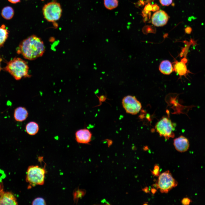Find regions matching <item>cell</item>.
Masks as SVG:
<instances>
[{
	"instance_id": "obj_2",
	"label": "cell",
	"mask_w": 205,
	"mask_h": 205,
	"mask_svg": "<svg viewBox=\"0 0 205 205\" xmlns=\"http://www.w3.org/2000/svg\"><path fill=\"white\" fill-rule=\"evenodd\" d=\"M29 69L27 62L19 58H15L11 60L5 67V70L16 80L29 76Z\"/></svg>"
},
{
	"instance_id": "obj_24",
	"label": "cell",
	"mask_w": 205,
	"mask_h": 205,
	"mask_svg": "<svg viewBox=\"0 0 205 205\" xmlns=\"http://www.w3.org/2000/svg\"><path fill=\"white\" fill-rule=\"evenodd\" d=\"M159 8V7L158 6H157V5H154L152 7V11H155L158 9Z\"/></svg>"
},
{
	"instance_id": "obj_5",
	"label": "cell",
	"mask_w": 205,
	"mask_h": 205,
	"mask_svg": "<svg viewBox=\"0 0 205 205\" xmlns=\"http://www.w3.org/2000/svg\"><path fill=\"white\" fill-rule=\"evenodd\" d=\"M175 126V124L169 118L164 117L157 122L155 128L161 137H163L167 140L174 137Z\"/></svg>"
},
{
	"instance_id": "obj_27",
	"label": "cell",
	"mask_w": 205,
	"mask_h": 205,
	"mask_svg": "<svg viewBox=\"0 0 205 205\" xmlns=\"http://www.w3.org/2000/svg\"><path fill=\"white\" fill-rule=\"evenodd\" d=\"M181 62L185 63L187 62V60L186 58H184L181 60Z\"/></svg>"
},
{
	"instance_id": "obj_28",
	"label": "cell",
	"mask_w": 205,
	"mask_h": 205,
	"mask_svg": "<svg viewBox=\"0 0 205 205\" xmlns=\"http://www.w3.org/2000/svg\"><path fill=\"white\" fill-rule=\"evenodd\" d=\"M156 191L157 190L155 188H153L151 189V192L153 194H154Z\"/></svg>"
},
{
	"instance_id": "obj_26",
	"label": "cell",
	"mask_w": 205,
	"mask_h": 205,
	"mask_svg": "<svg viewBox=\"0 0 205 205\" xmlns=\"http://www.w3.org/2000/svg\"><path fill=\"white\" fill-rule=\"evenodd\" d=\"M143 191L146 193L149 192V190L148 188L146 187L144 188L143 189Z\"/></svg>"
},
{
	"instance_id": "obj_22",
	"label": "cell",
	"mask_w": 205,
	"mask_h": 205,
	"mask_svg": "<svg viewBox=\"0 0 205 205\" xmlns=\"http://www.w3.org/2000/svg\"><path fill=\"white\" fill-rule=\"evenodd\" d=\"M159 1L162 5L168 6L172 3L173 0H159Z\"/></svg>"
},
{
	"instance_id": "obj_20",
	"label": "cell",
	"mask_w": 205,
	"mask_h": 205,
	"mask_svg": "<svg viewBox=\"0 0 205 205\" xmlns=\"http://www.w3.org/2000/svg\"><path fill=\"white\" fill-rule=\"evenodd\" d=\"M152 175L154 176L158 177L160 174L159 170V167L157 164L155 165L153 169L151 170Z\"/></svg>"
},
{
	"instance_id": "obj_21",
	"label": "cell",
	"mask_w": 205,
	"mask_h": 205,
	"mask_svg": "<svg viewBox=\"0 0 205 205\" xmlns=\"http://www.w3.org/2000/svg\"><path fill=\"white\" fill-rule=\"evenodd\" d=\"M192 202L190 199L188 197L183 198L181 201V203L184 205H188L189 204Z\"/></svg>"
},
{
	"instance_id": "obj_4",
	"label": "cell",
	"mask_w": 205,
	"mask_h": 205,
	"mask_svg": "<svg viewBox=\"0 0 205 205\" xmlns=\"http://www.w3.org/2000/svg\"><path fill=\"white\" fill-rule=\"evenodd\" d=\"M178 183L173 177L169 170L160 174L155 185L162 193H167L173 188L177 186Z\"/></svg>"
},
{
	"instance_id": "obj_6",
	"label": "cell",
	"mask_w": 205,
	"mask_h": 205,
	"mask_svg": "<svg viewBox=\"0 0 205 205\" xmlns=\"http://www.w3.org/2000/svg\"><path fill=\"white\" fill-rule=\"evenodd\" d=\"M42 12L44 17L47 20L53 22L60 18L62 10L59 3L53 1L45 4L43 7Z\"/></svg>"
},
{
	"instance_id": "obj_10",
	"label": "cell",
	"mask_w": 205,
	"mask_h": 205,
	"mask_svg": "<svg viewBox=\"0 0 205 205\" xmlns=\"http://www.w3.org/2000/svg\"><path fill=\"white\" fill-rule=\"evenodd\" d=\"M173 144L175 149L180 152L187 151L189 147L188 140L183 136H180L174 139Z\"/></svg>"
},
{
	"instance_id": "obj_19",
	"label": "cell",
	"mask_w": 205,
	"mask_h": 205,
	"mask_svg": "<svg viewBox=\"0 0 205 205\" xmlns=\"http://www.w3.org/2000/svg\"><path fill=\"white\" fill-rule=\"evenodd\" d=\"M32 205H46L45 200L42 197H37L35 198L32 202Z\"/></svg>"
},
{
	"instance_id": "obj_14",
	"label": "cell",
	"mask_w": 205,
	"mask_h": 205,
	"mask_svg": "<svg viewBox=\"0 0 205 205\" xmlns=\"http://www.w3.org/2000/svg\"><path fill=\"white\" fill-rule=\"evenodd\" d=\"M185 64L181 61L175 62L174 65L173 71L180 76L185 75L189 72Z\"/></svg>"
},
{
	"instance_id": "obj_8",
	"label": "cell",
	"mask_w": 205,
	"mask_h": 205,
	"mask_svg": "<svg viewBox=\"0 0 205 205\" xmlns=\"http://www.w3.org/2000/svg\"><path fill=\"white\" fill-rule=\"evenodd\" d=\"M169 19L167 14L164 11H157L153 15L151 18L152 24L156 26H161L165 25Z\"/></svg>"
},
{
	"instance_id": "obj_12",
	"label": "cell",
	"mask_w": 205,
	"mask_h": 205,
	"mask_svg": "<svg viewBox=\"0 0 205 205\" xmlns=\"http://www.w3.org/2000/svg\"><path fill=\"white\" fill-rule=\"evenodd\" d=\"M28 114V111L26 108L19 107L15 110L14 117L16 121L21 122L24 121L27 118Z\"/></svg>"
},
{
	"instance_id": "obj_15",
	"label": "cell",
	"mask_w": 205,
	"mask_h": 205,
	"mask_svg": "<svg viewBox=\"0 0 205 205\" xmlns=\"http://www.w3.org/2000/svg\"><path fill=\"white\" fill-rule=\"evenodd\" d=\"M39 130L38 124L36 122L31 121L27 123L25 126V130L27 133L33 136L37 133Z\"/></svg>"
},
{
	"instance_id": "obj_9",
	"label": "cell",
	"mask_w": 205,
	"mask_h": 205,
	"mask_svg": "<svg viewBox=\"0 0 205 205\" xmlns=\"http://www.w3.org/2000/svg\"><path fill=\"white\" fill-rule=\"evenodd\" d=\"M75 134V139L79 143L87 144L89 143L91 141L92 134L87 129L78 130L76 131Z\"/></svg>"
},
{
	"instance_id": "obj_1",
	"label": "cell",
	"mask_w": 205,
	"mask_h": 205,
	"mask_svg": "<svg viewBox=\"0 0 205 205\" xmlns=\"http://www.w3.org/2000/svg\"><path fill=\"white\" fill-rule=\"evenodd\" d=\"M45 50L44 43L41 39L36 35H32L21 42L18 52L25 58L32 60L42 56Z\"/></svg>"
},
{
	"instance_id": "obj_29",
	"label": "cell",
	"mask_w": 205,
	"mask_h": 205,
	"mask_svg": "<svg viewBox=\"0 0 205 205\" xmlns=\"http://www.w3.org/2000/svg\"><path fill=\"white\" fill-rule=\"evenodd\" d=\"M1 58H0V71L1 70Z\"/></svg>"
},
{
	"instance_id": "obj_16",
	"label": "cell",
	"mask_w": 205,
	"mask_h": 205,
	"mask_svg": "<svg viewBox=\"0 0 205 205\" xmlns=\"http://www.w3.org/2000/svg\"><path fill=\"white\" fill-rule=\"evenodd\" d=\"M1 14L3 18L7 20H9L13 17L14 15V11L11 7L7 6L3 9Z\"/></svg>"
},
{
	"instance_id": "obj_25",
	"label": "cell",
	"mask_w": 205,
	"mask_h": 205,
	"mask_svg": "<svg viewBox=\"0 0 205 205\" xmlns=\"http://www.w3.org/2000/svg\"><path fill=\"white\" fill-rule=\"evenodd\" d=\"M10 2L13 3H16L19 2L20 0H8Z\"/></svg>"
},
{
	"instance_id": "obj_23",
	"label": "cell",
	"mask_w": 205,
	"mask_h": 205,
	"mask_svg": "<svg viewBox=\"0 0 205 205\" xmlns=\"http://www.w3.org/2000/svg\"><path fill=\"white\" fill-rule=\"evenodd\" d=\"M192 28L190 26L186 27L185 29V32L188 34H190L192 32Z\"/></svg>"
},
{
	"instance_id": "obj_13",
	"label": "cell",
	"mask_w": 205,
	"mask_h": 205,
	"mask_svg": "<svg viewBox=\"0 0 205 205\" xmlns=\"http://www.w3.org/2000/svg\"><path fill=\"white\" fill-rule=\"evenodd\" d=\"M160 71L163 74L168 75L173 71V67L172 64L168 60H164L161 63L159 68Z\"/></svg>"
},
{
	"instance_id": "obj_3",
	"label": "cell",
	"mask_w": 205,
	"mask_h": 205,
	"mask_svg": "<svg viewBox=\"0 0 205 205\" xmlns=\"http://www.w3.org/2000/svg\"><path fill=\"white\" fill-rule=\"evenodd\" d=\"M46 173L45 169L38 165L29 166L27 170L26 178V181L29 184L28 187L43 185Z\"/></svg>"
},
{
	"instance_id": "obj_18",
	"label": "cell",
	"mask_w": 205,
	"mask_h": 205,
	"mask_svg": "<svg viewBox=\"0 0 205 205\" xmlns=\"http://www.w3.org/2000/svg\"><path fill=\"white\" fill-rule=\"evenodd\" d=\"M104 3L107 9L111 10L118 7V0H104Z\"/></svg>"
},
{
	"instance_id": "obj_7",
	"label": "cell",
	"mask_w": 205,
	"mask_h": 205,
	"mask_svg": "<svg viewBox=\"0 0 205 205\" xmlns=\"http://www.w3.org/2000/svg\"><path fill=\"white\" fill-rule=\"evenodd\" d=\"M122 103L126 112L132 115L137 114L142 108L140 102L134 96L128 95L124 97Z\"/></svg>"
},
{
	"instance_id": "obj_17",
	"label": "cell",
	"mask_w": 205,
	"mask_h": 205,
	"mask_svg": "<svg viewBox=\"0 0 205 205\" xmlns=\"http://www.w3.org/2000/svg\"><path fill=\"white\" fill-rule=\"evenodd\" d=\"M9 32L4 25L0 27V47L4 44L8 36Z\"/></svg>"
},
{
	"instance_id": "obj_11",
	"label": "cell",
	"mask_w": 205,
	"mask_h": 205,
	"mask_svg": "<svg viewBox=\"0 0 205 205\" xmlns=\"http://www.w3.org/2000/svg\"><path fill=\"white\" fill-rule=\"evenodd\" d=\"M16 198L11 192L2 191L0 193V205H18Z\"/></svg>"
}]
</instances>
